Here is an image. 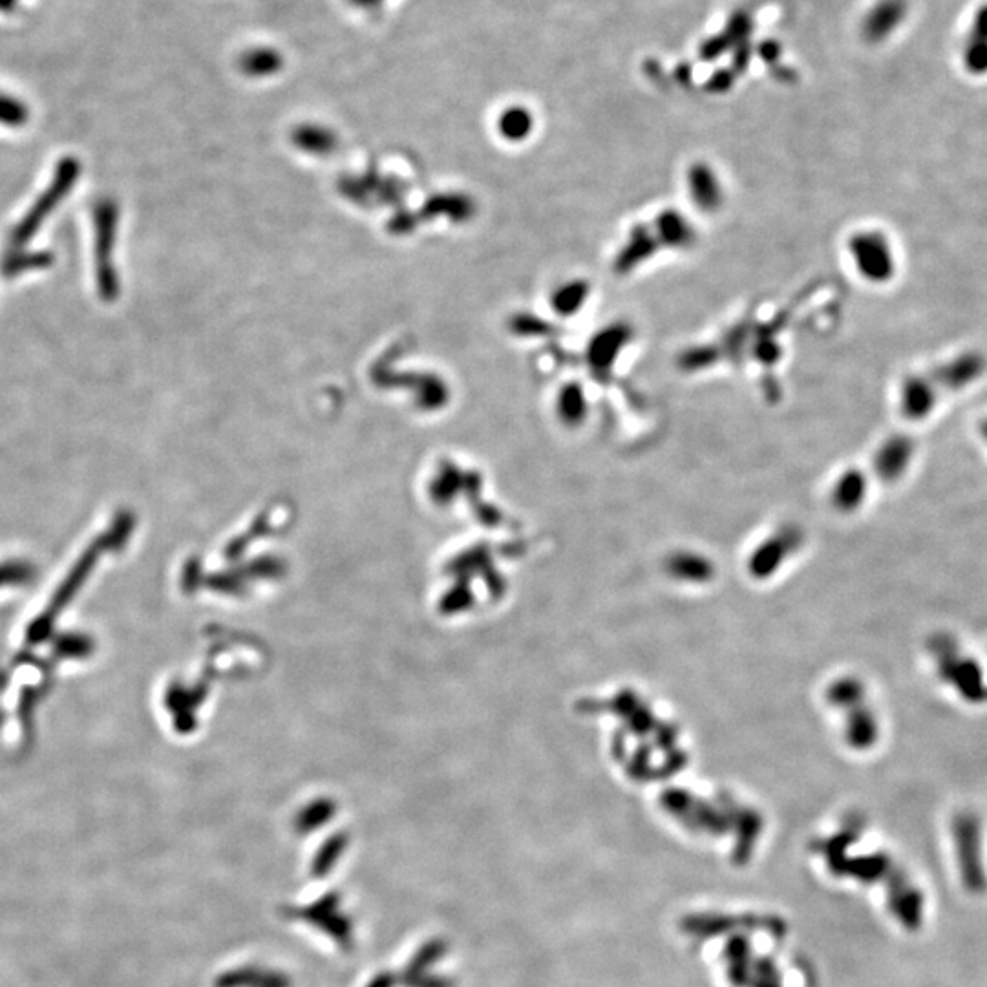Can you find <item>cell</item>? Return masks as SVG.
Returning <instances> with one entry per match:
<instances>
[{
	"label": "cell",
	"instance_id": "8fae6325",
	"mask_svg": "<svg viewBox=\"0 0 987 987\" xmlns=\"http://www.w3.org/2000/svg\"><path fill=\"white\" fill-rule=\"evenodd\" d=\"M655 238L658 247H669V249H688L691 244H695V229L693 223L684 214L673 209V211H662L655 220Z\"/></svg>",
	"mask_w": 987,
	"mask_h": 987
},
{
	"label": "cell",
	"instance_id": "8992f818",
	"mask_svg": "<svg viewBox=\"0 0 987 987\" xmlns=\"http://www.w3.org/2000/svg\"><path fill=\"white\" fill-rule=\"evenodd\" d=\"M686 191L702 213H715L724 203V185L719 172L708 163H693L686 170Z\"/></svg>",
	"mask_w": 987,
	"mask_h": 987
},
{
	"label": "cell",
	"instance_id": "ba28073f",
	"mask_svg": "<svg viewBox=\"0 0 987 987\" xmlns=\"http://www.w3.org/2000/svg\"><path fill=\"white\" fill-rule=\"evenodd\" d=\"M938 399L936 384L925 375H909L900 386V410L909 421H924L933 414Z\"/></svg>",
	"mask_w": 987,
	"mask_h": 987
},
{
	"label": "cell",
	"instance_id": "4fadbf2b",
	"mask_svg": "<svg viewBox=\"0 0 987 987\" xmlns=\"http://www.w3.org/2000/svg\"><path fill=\"white\" fill-rule=\"evenodd\" d=\"M591 298V284L587 280L574 278L563 282L552 293V308L560 317H574L587 306Z\"/></svg>",
	"mask_w": 987,
	"mask_h": 987
},
{
	"label": "cell",
	"instance_id": "6da1fadb",
	"mask_svg": "<svg viewBox=\"0 0 987 987\" xmlns=\"http://www.w3.org/2000/svg\"><path fill=\"white\" fill-rule=\"evenodd\" d=\"M845 247L850 266L867 284L883 286L896 275L898 260L894 245L880 229H860L850 234Z\"/></svg>",
	"mask_w": 987,
	"mask_h": 987
},
{
	"label": "cell",
	"instance_id": "30bf717a",
	"mask_svg": "<svg viewBox=\"0 0 987 987\" xmlns=\"http://www.w3.org/2000/svg\"><path fill=\"white\" fill-rule=\"evenodd\" d=\"M914 456V443L905 436H894L887 439L874 457V468L878 476L885 481H896L909 468Z\"/></svg>",
	"mask_w": 987,
	"mask_h": 987
},
{
	"label": "cell",
	"instance_id": "3957f363",
	"mask_svg": "<svg viewBox=\"0 0 987 987\" xmlns=\"http://www.w3.org/2000/svg\"><path fill=\"white\" fill-rule=\"evenodd\" d=\"M955 832L956 852L960 869L964 876L967 889L973 892L984 891L986 887V872L982 863V827L977 816L960 814L953 823Z\"/></svg>",
	"mask_w": 987,
	"mask_h": 987
},
{
	"label": "cell",
	"instance_id": "7a4b0ae2",
	"mask_svg": "<svg viewBox=\"0 0 987 987\" xmlns=\"http://www.w3.org/2000/svg\"><path fill=\"white\" fill-rule=\"evenodd\" d=\"M934 651L940 675L960 693L962 699L969 702L986 701V679L982 668L973 658L960 657L953 640L949 638H936Z\"/></svg>",
	"mask_w": 987,
	"mask_h": 987
},
{
	"label": "cell",
	"instance_id": "e0dca14e",
	"mask_svg": "<svg viewBox=\"0 0 987 987\" xmlns=\"http://www.w3.org/2000/svg\"><path fill=\"white\" fill-rule=\"evenodd\" d=\"M499 128H501V134L505 138H509L510 141H521V139L529 138V134L534 128V119H532V114L527 108H509L499 119Z\"/></svg>",
	"mask_w": 987,
	"mask_h": 987
},
{
	"label": "cell",
	"instance_id": "7c38bea8",
	"mask_svg": "<svg viewBox=\"0 0 987 987\" xmlns=\"http://www.w3.org/2000/svg\"><path fill=\"white\" fill-rule=\"evenodd\" d=\"M962 57L969 74H987V4L980 6L975 13L971 30L967 33L964 43Z\"/></svg>",
	"mask_w": 987,
	"mask_h": 987
},
{
	"label": "cell",
	"instance_id": "ac0fdd59",
	"mask_svg": "<svg viewBox=\"0 0 987 987\" xmlns=\"http://www.w3.org/2000/svg\"><path fill=\"white\" fill-rule=\"evenodd\" d=\"M384 0H350V4L362 10H377Z\"/></svg>",
	"mask_w": 987,
	"mask_h": 987
},
{
	"label": "cell",
	"instance_id": "52a82bcc",
	"mask_svg": "<svg viewBox=\"0 0 987 987\" xmlns=\"http://www.w3.org/2000/svg\"><path fill=\"white\" fill-rule=\"evenodd\" d=\"M984 372H986L984 355H980L977 351H966L940 366L934 384L936 388L942 386L947 392H960L966 390L969 384L978 381Z\"/></svg>",
	"mask_w": 987,
	"mask_h": 987
},
{
	"label": "cell",
	"instance_id": "277c9868",
	"mask_svg": "<svg viewBox=\"0 0 987 987\" xmlns=\"http://www.w3.org/2000/svg\"><path fill=\"white\" fill-rule=\"evenodd\" d=\"M77 174H79L77 163L75 161H64L63 165L59 167V170L55 172L54 180L50 183V187L35 202L32 211L26 214V218L19 223L17 231L13 234V240L24 242L26 238H32L33 234L37 233L39 225L43 223V220L48 218V214L52 213L55 205L63 200L64 194L70 191V187H72V183L77 178Z\"/></svg>",
	"mask_w": 987,
	"mask_h": 987
},
{
	"label": "cell",
	"instance_id": "5bb4252c",
	"mask_svg": "<svg viewBox=\"0 0 987 987\" xmlns=\"http://www.w3.org/2000/svg\"><path fill=\"white\" fill-rule=\"evenodd\" d=\"M556 403H558V414L569 425L584 423L587 415H589V408H591L587 390L576 381L563 384Z\"/></svg>",
	"mask_w": 987,
	"mask_h": 987
},
{
	"label": "cell",
	"instance_id": "9a60e30c",
	"mask_svg": "<svg viewBox=\"0 0 987 987\" xmlns=\"http://www.w3.org/2000/svg\"><path fill=\"white\" fill-rule=\"evenodd\" d=\"M626 328H605L596 335L591 346V357L598 366H609L618 359V355L626 348Z\"/></svg>",
	"mask_w": 987,
	"mask_h": 987
},
{
	"label": "cell",
	"instance_id": "d6986e66",
	"mask_svg": "<svg viewBox=\"0 0 987 987\" xmlns=\"http://www.w3.org/2000/svg\"><path fill=\"white\" fill-rule=\"evenodd\" d=\"M982 436L986 437V441H987V421H984V423H982Z\"/></svg>",
	"mask_w": 987,
	"mask_h": 987
},
{
	"label": "cell",
	"instance_id": "5b68a950",
	"mask_svg": "<svg viewBox=\"0 0 987 987\" xmlns=\"http://www.w3.org/2000/svg\"><path fill=\"white\" fill-rule=\"evenodd\" d=\"M116 211L110 205H101L96 211V267L97 282L101 295L112 298L116 295V273L112 271V258L110 251L114 249V236H116Z\"/></svg>",
	"mask_w": 987,
	"mask_h": 987
},
{
	"label": "cell",
	"instance_id": "9c48e42d",
	"mask_svg": "<svg viewBox=\"0 0 987 987\" xmlns=\"http://www.w3.org/2000/svg\"><path fill=\"white\" fill-rule=\"evenodd\" d=\"M905 15V0H880L863 21V37L872 44L883 43L900 28Z\"/></svg>",
	"mask_w": 987,
	"mask_h": 987
},
{
	"label": "cell",
	"instance_id": "2e32d148",
	"mask_svg": "<svg viewBox=\"0 0 987 987\" xmlns=\"http://www.w3.org/2000/svg\"><path fill=\"white\" fill-rule=\"evenodd\" d=\"M240 66L247 75H271L282 68V55L273 48H251L240 57Z\"/></svg>",
	"mask_w": 987,
	"mask_h": 987
}]
</instances>
